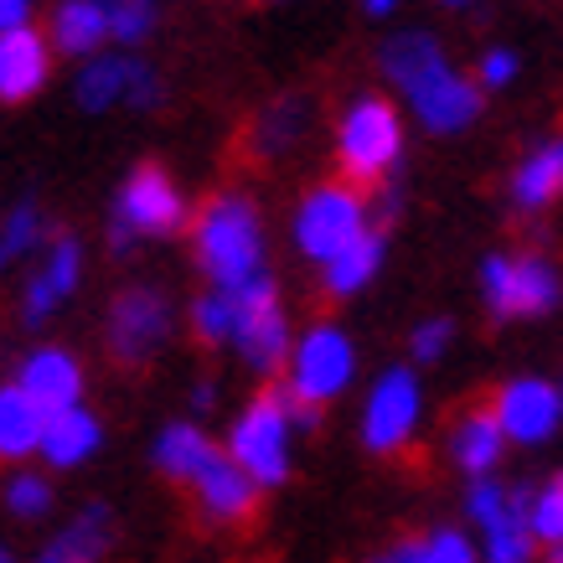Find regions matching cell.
I'll return each instance as SVG.
<instances>
[{
	"instance_id": "cell-1",
	"label": "cell",
	"mask_w": 563,
	"mask_h": 563,
	"mask_svg": "<svg viewBox=\"0 0 563 563\" xmlns=\"http://www.w3.org/2000/svg\"><path fill=\"white\" fill-rule=\"evenodd\" d=\"M383 73H388L398 93L409 99L429 135H461L465 124L481 114V88L455 73L444 47L429 32H398L383 42Z\"/></svg>"
},
{
	"instance_id": "cell-2",
	"label": "cell",
	"mask_w": 563,
	"mask_h": 563,
	"mask_svg": "<svg viewBox=\"0 0 563 563\" xmlns=\"http://www.w3.org/2000/svg\"><path fill=\"white\" fill-rule=\"evenodd\" d=\"M191 249L212 290H239L264 274V218L243 191H218L191 218Z\"/></svg>"
},
{
	"instance_id": "cell-3",
	"label": "cell",
	"mask_w": 563,
	"mask_h": 563,
	"mask_svg": "<svg viewBox=\"0 0 563 563\" xmlns=\"http://www.w3.org/2000/svg\"><path fill=\"white\" fill-rule=\"evenodd\" d=\"M187 222V197L176 187L166 166H135L114 191V212H109V233H114V254L135 249L140 239H172Z\"/></svg>"
},
{
	"instance_id": "cell-4",
	"label": "cell",
	"mask_w": 563,
	"mask_h": 563,
	"mask_svg": "<svg viewBox=\"0 0 563 563\" xmlns=\"http://www.w3.org/2000/svg\"><path fill=\"white\" fill-rule=\"evenodd\" d=\"M290 440L295 424L285 413V398L279 393H258L254 404L233 419L228 455L254 486H279V481H290Z\"/></svg>"
},
{
	"instance_id": "cell-5",
	"label": "cell",
	"mask_w": 563,
	"mask_h": 563,
	"mask_svg": "<svg viewBox=\"0 0 563 563\" xmlns=\"http://www.w3.org/2000/svg\"><path fill=\"white\" fill-rule=\"evenodd\" d=\"M481 295L496 321H532L563 300V279L543 254H492L481 264Z\"/></svg>"
},
{
	"instance_id": "cell-6",
	"label": "cell",
	"mask_w": 563,
	"mask_h": 563,
	"mask_svg": "<svg viewBox=\"0 0 563 563\" xmlns=\"http://www.w3.org/2000/svg\"><path fill=\"white\" fill-rule=\"evenodd\" d=\"M336 155H342V172L352 181H383L404 155V120L388 99L362 93L352 109L342 114L336 130Z\"/></svg>"
},
{
	"instance_id": "cell-7",
	"label": "cell",
	"mask_w": 563,
	"mask_h": 563,
	"mask_svg": "<svg viewBox=\"0 0 563 563\" xmlns=\"http://www.w3.org/2000/svg\"><path fill=\"white\" fill-rule=\"evenodd\" d=\"M362 233H367V202L346 181H325V187L306 191V202L295 207V249L316 264H331Z\"/></svg>"
},
{
	"instance_id": "cell-8",
	"label": "cell",
	"mask_w": 563,
	"mask_h": 563,
	"mask_svg": "<svg viewBox=\"0 0 563 563\" xmlns=\"http://www.w3.org/2000/svg\"><path fill=\"white\" fill-rule=\"evenodd\" d=\"M239 300V325H233V346H239V357L249 362V373L269 377L279 373L285 362H290V321H285V310H279V290H274L269 274H258L249 285L233 290Z\"/></svg>"
},
{
	"instance_id": "cell-9",
	"label": "cell",
	"mask_w": 563,
	"mask_h": 563,
	"mask_svg": "<svg viewBox=\"0 0 563 563\" xmlns=\"http://www.w3.org/2000/svg\"><path fill=\"white\" fill-rule=\"evenodd\" d=\"M357 377V346L342 325H310L306 336L295 342L290 352V393L306 398V404H331L342 398Z\"/></svg>"
},
{
	"instance_id": "cell-10",
	"label": "cell",
	"mask_w": 563,
	"mask_h": 563,
	"mask_svg": "<svg viewBox=\"0 0 563 563\" xmlns=\"http://www.w3.org/2000/svg\"><path fill=\"white\" fill-rule=\"evenodd\" d=\"M172 336V300L151 285H130L109 300V321H103V342L109 357L120 367H140L151 362V352Z\"/></svg>"
},
{
	"instance_id": "cell-11",
	"label": "cell",
	"mask_w": 563,
	"mask_h": 563,
	"mask_svg": "<svg viewBox=\"0 0 563 563\" xmlns=\"http://www.w3.org/2000/svg\"><path fill=\"white\" fill-rule=\"evenodd\" d=\"M73 99L84 114H103V109H114V103H130V109H155V103L166 99V84H161V73L151 63H140L130 52H114V57H88V68L78 73V84H73Z\"/></svg>"
},
{
	"instance_id": "cell-12",
	"label": "cell",
	"mask_w": 563,
	"mask_h": 563,
	"mask_svg": "<svg viewBox=\"0 0 563 563\" xmlns=\"http://www.w3.org/2000/svg\"><path fill=\"white\" fill-rule=\"evenodd\" d=\"M419 409H424V393H419V377L409 367H388V373L373 383L367 393V409H362V444L373 455H393L413 440L419 429Z\"/></svg>"
},
{
	"instance_id": "cell-13",
	"label": "cell",
	"mask_w": 563,
	"mask_h": 563,
	"mask_svg": "<svg viewBox=\"0 0 563 563\" xmlns=\"http://www.w3.org/2000/svg\"><path fill=\"white\" fill-rule=\"evenodd\" d=\"M496 424L517 444H543L563 424V393L548 377H512L496 393Z\"/></svg>"
},
{
	"instance_id": "cell-14",
	"label": "cell",
	"mask_w": 563,
	"mask_h": 563,
	"mask_svg": "<svg viewBox=\"0 0 563 563\" xmlns=\"http://www.w3.org/2000/svg\"><path fill=\"white\" fill-rule=\"evenodd\" d=\"M78 279H84V243L63 233V239H52L42 269L32 274V285H26V295H21V321L26 325L52 321L57 306L78 290Z\"/></svg>"
},
{
	"instance_id": "cell-15",
	"label": "cell",
	"mask_w": 563,
	"mask_h": 563,
	"mask_svg": "<svg viewBox=\"0 0 563 563\" xmlns=\"http://www.w3.org/2000/svg\"><path fill=\"white\" fill-rule=\"evenodd\" d=\"M16 383L32 393L47 413L78 409V398H84V367H78L73 352H63V346H36V352H26Z\"/></svg>"
},
{
	"instance_id": "cell-16",
	"label": "cell",
	"mask_w": 563,
	"mask_h": 563,
	"mask_svg": "<svg viewBox=\"0 0 563 563\" xmlns=\"http://www.w3.org/2000/svg\"><path fill=\"white\" fill-rule=\"evenodd\" d=\"M191 492H197V512H202L207 522H249L258 507V486L233 465L228 450L191 481Z\"/></svg>"
},
{
	"instance_id": "cell-17",
	"label": "cell",
	"mask_w": 563,
	"mask_h": 563,
	"mask_svg": "<svg viewBox=\"0 0 563 563\" xmlns=\"http://www.w3.org/2000/svg\"><path fill=\"white\" fill-rule=\"evenodd\" d=\"M52 73V47L42 42V32L21 26V32L0 36V99L5 103H26L42 93Z\"/></svg>"
},
{
	"instance_id": "cell-18",
	"label": "cell",
	"mask_w": 563,
	"mask_h": 563,
	"mask_svg": "<svg viewBox=\"0 0 563 563\" xmlns=\"http://www.w3.org/2000/svg\"><path fill=\"white\" fill-rule=\"evenodd\" d=\"M501 450H507V434L496 424L492 409H471L461 413V424L450 429V461L461 465L471 481H486L501 465Z\"/></svg>"
},
{
	"instance_id": "cell-19",
	"label": "cell",
	"mask_w": 563,
	"mask_h": 563,
	"mask_svg": "<svg viewBox=\"0 0 563 563\" xmlns=\"http://www.w3.org/2000/svg\"><path fill=\"white\" fill-rule=\"evenodd\" d=\"M563 197V135L532 145L528 161L512 172V207L517 212H543Z\"/></svg>"
},
{
	"instance_id": "cell-20",
	"label": "cell",
	"mask_w": 563,
	"mask_h": 563,
	"mask_svg": "<svg viewBox=\"0 0 563 563\" xmlns=\"http://www.w3.org/2000/svg\"><path fill=\"white\" fill-rule=\"evenodd\" d=\"M218 455H222L218 444L207 440L197 424H187V419H176V424L161 429V434H155V450H151L155 471H161V476H172V481H181V486H191V481L202 476Z\"/></svg>"
},
{
	"instance_id": "cell-21",
	"label": "cell",
	"mask_w": 563,
	"mask_h": 563,
	"mask_svg": "<svg viewBox=\"0 0 563 563\" xmlns=\"http://www.w3.org/2000/svg\"><path fill=\"white\" fill-rule=\"evenodd\" d=\"M42 434H47V409H42L21 383L0 388V461H26V455H36V450H42Z\"/></svg>"
},
{
	"instance_id": "cell-22",
	"label": "cell",
	"mask_w": 563,
	"mask_h": 563,
	"mask_svg": "<svg viewBox=\"0 0 563 563\" xmlns=\"http://www.w3.org/2000/svg\"><path fill=\"white\" fill-rule=\"evenodd\" d=\"M103 444V424L93 413L78 404V409H63V413H47V434H42V455H47L57 471H73L99 455Z\"/></svg>"
},
{
	"instance_id": "cell-23",
	"label": "cell",
	"mask_w": 563,
	"mask_h": 563,
	"mask_svg": "<svg viewBox=\"0 0 563 563\" xmlns=\"http://www.w3.org/2000/svg\"><path fill=\"white\" fill-rule=\"evenodd\" d=\"M109 538H114L109 507H103V501H93V507H84L68 528H63L47 548H42V553H36V563H99L103 553H109Z\"/></svg>"
},
{
	"instance_id": "cell-24",
	"label": "cell",
	"mask_w": 563,
	"mask_h": 563,
	"mask_svg": "<svg viewBox=\"0 0 563 563\" xmlns=\"http://www.w3.org/2000/svg\"><path fill=\"white\" fill-rule=\"evenodd\" d=\"M109 42V11L103 0H63L52 11V47L68 57H99V47Z\"/></svg>"
},
{
	"instance_id": "cell-25",
	"label": "cell",
	"mask_w": 563,
	"mask_h": 563,
	"mask_svg": "<svg viewBox=\"0 0 563 563\" xmlns=\"http://www.w3.org/2000/svg\"><path fill=\"white\" fill-rule=\"evenodd\" d=\"M321 279H325V295H336V300H346V295L367 290L377 279V269H383V233L377 228H367L352 249H342V254L331 258V264H321Z\"/></svg>"
},
{
	"instance_id": "cell-26",
	"label": "cell",
	"mask_w": 563,
	"mask_h": 563,
	"mask_svg": "<svg viewBox=\"0 0 563 563\" xmlns=\"http://www.w3.org/2000/svg\"><path fill=\"white\" fill-rule=\"evenodd\" d=\"M528 507H532V492L517 486L512 492V507L507 517H496L492 528L481 532L486 538V563H532V528H528Z\"/></svg>"
},
{
	"instance_id": "cell-27",
	"label": "cell",
	"mask_w": 563,
	"mask_h": 563,
	"mask_svg": "<svg viewBox=\"0 0 563 563\" xmlns=\"http://www.w3.org/2000/svg\"><path fill=\"white\" fill-rule=\"evenodd\" d=\"M233 325H239V300L233 290H207L191 306V331L207 346H233Z\"/></svg>"
},
{
	"instance_id": "cell-28",
	"label": "cell",
	"mask_w": 563,
	"mask_h": 563,
	"mask_svg": "<svg viewBox=\"0 0 563 563\" xmlns=\"http://www.w3.org/2000/svg\"><path fill=\"white\" fill-rule=\"evenodd\" d=\"M300 135H306V103L279 99L274 109H264V120L254 130V145H258V155H279V151H290Z\"/></svg>"
},
{
	"instance_id": "cell-29",
	"label": "cell",
	"mask_w": 563,
	"mask_h": 563,
	"mask_svg": "<svg viewBox=\"0 0 563 563\" xmlns=\"http://www.w3.org/2000/svg\"><path fill=\"white\" fill-rule=\"evenodd\" d=\"M528 528L538 543L548 548H563V471L553 481H543L532 492V507H528Z\"/></svg>"
},
{
	"instance_id": "cell-30",
	"label": "cell",
	"mask_w": 563,
	"mask_h": 563,
	"mask_svg": "<svg viewBox=\"0 0 563 563\" xmlns=\"http://www.w3.org/2000/svg\"><path fill=\"white\" fill-rule=\"evenodd\" d=\"M42 228H47V222H42V207L21 197V202L0 218V254H5V258L32 254L36 243H42Z\"/></svg>"
},
{
	"instance_id": "cell-31",
	"label": "cell",
	"mask_w": 563,
	"mask_h": 563,
	"mask_svg": "<svg viewBox=\"0 0 563 563\" xmlns=\"http://www.w3.org/2000/svg\"><path fill=\"white\" fill-rule=\"evenodd\" d=\"M103 11H109V36L124 47L145 42L155 26V0H103Z\"/></svg>"
},
{
	"instance_id": "cell-32",
	"label": "cell",
	"mask_w": 563,
	"mask_h": 563,
	"mask_svg": "<svg viewBox=\"0 0 563 563\" xmlns=\"http://www.w3.org/2000/svg\"><path fill=\"white\" fill-rule=\"evenodd\" d=\"M5 512L21 517V522H36V517L52 512V486L32 471H21V476L5 481Z\"/></svg>"
},
{
	"instance_id": "cell-33",
	"label": "cell",
	"mask_w": 563,
	"mask_h": 563,
	"mask_svg": "<svg viewBox=\"0 0 563 563\" xmlns=\"http://www.w3.org/2000/svg\"><path fill=\"white\" fill-rule=\"evenodd\" d=\"M507 507H512V486H501V481H476L465 492V512H471V522H481V532L492 528L496 517H507Z\"/></svg>"
},
{
	"instance_id": "cell-34",
	"label": "cell",
	"mask_w": 563,
	"mask_h": 563,
	"mask_svg": "<svg viewBox=\"0 0 563 563\" xmlns=\"http://www.w3.org/2000/svg\"><path fill=\"white\" fill-rule=\"evenodd\" d=\"M450 342H455V325L444 321V316H434V321L413 325L409 352H413V362H440L444 352H450Z\"/></svg>"
},
{
	"instance_id": "cell-35",
	"label": "cell",
	"mask_w": 563,
	"mask_h": 563,
	"mask_svg": "<svg viewBox=\"0 0 563 563\" xmlns=\"http://www.w3.org/2000/svg\"><path fill=\"white\" fill-rule=\"evenodd\" d=\"M424 563H481L476 548H471V538L455 528H440L424 538Z\"/></svg>"
},
{
	"instance_id": "cell-36",
	"label": "cell",
	"mask_w": 563,
	"mask_h": 563,
	"mask_svg": "<svg viewBox=\"0 0 563 563\" xmlns=\"http://www.w3.org/2000/svg\"><path fill=\"white\" fill-rule=\"evenodd\" d=\"M512 78H517V52L492 47L486 57H481V84L486 88H507Z\"/></svg>"
},
{
	"instance_id": "cell-37",
	"label": "cell",
	"mask_w": 563,
	"mask_h": 563,
	"mask_svg": "<svg viewBox=\"0 0 563 563\" xmlns=\"http://www.w3.org/2000/svg\"><path fill=\"white\" fill-rule=\"evenodd\" d=\"M279 398H285V413H290V424H295V429H316V424H321V409H316V404L295 398L290 388H279Z\"/></svg>"
},
{
	"instance_id": "cell-38",
	"label": "cell",
	"mask_w": 563,
	"mask_h": 563,
	"mask_svg": "<svg viewBox=\"0 0 563 563\" xmlns=\"http://www.w3.org/2000/svg\"><path fill=\"white\" fill-rule=\"evenodd\" d=\"M26 21H32V0H0V36L21 32Z\"/></svg>"
},
{
	"instance_id": "cell-39",
	"label": "cell",
	"mask_w": 563,
	"mask_h": 563,
	"mask_svg": "<svg viewBox=\"0 0 563 563\" xmlns=\"http://www.w3.org/2000/svg\"><path fill=\"white\" fill-rule=\"evenodd\" d=\"M367 563H424V543H393V548H383V553L367 559Z\"/></svg>"
},
{
	"instance_id": "cell-40",
	"label": "cell",
	"mask_w": 563,
	"mask_h": 563,
	"mask_svg": "<svg viewBox=\"0 0 563 563\" xmlns=\"http://www.w3.org/2000/svg\"><path fill=\"white\" fill-rule=\"evenodd\" d=\"M191 404H197V409H212V404H218V388H212V383H197V388H191Z\"/></svg>"
},
{
	"instance_id": "cell-41",
	"label": "cell",
	"mask_w": 563,
	"mask_h": 563,
	"mask_svg": "<svg viewBox=\"0 0 563 563\" xmlns=\"http://www.w3.org/2000/svg\"><path fill=\"white\" fill-rule=\"evenodd\" d=\"M362 5H367L373 16H388V11H393V5H398V0H362Z\"/></svg>"
},
{
	"instance_id": "cell-42",
	"label": "cell",
	"mask_w": 563,
	"mask_h": 563,
	"mask_svg": "<svg viewBox=\"0 0 563 563\" xmlns=\"http://www.w3.org/2000/svg\"><path fill=\"white\" fill-rule=\"evenodd\" d=\"M548 563H563V548H553V553H548Z\"/></svg>"
},
{
	"instance_id": "cell-43",
	"label": "cell",
	"mask_w": 563,
	"mask_h": 563,
	"mask_svg": "<svg viewBox=\"0 0 563 563\" xmlns=\"http://www.w3.org/2000/svg\"><path fill=\"white\" fill-rule=\"evenodd\" d=\"M0 563H16V559H11V553H5V548H0Z\"/></svg>"
},
{
	"instance_id": "cell-44",
	"label": "cell",
	"mask_w": 563,
	"mask_h": 563,
	"mask_svg": "<svg viewBox=\"0 0 563 563\" xmlns=\"http://www.w3.org/2000/svg\"><path fill=\"white\" fill-rule=\"evenodd\" d=\"M444 5H471V0H444Z\"/></svg>"
},
{
	"instance_id": "cell-45",
	"label": "cell",
	"mask_w": 563,
	"mask_h": 563,
	"mask_svg": "<svg viewBox=\"0 0 563 563\" xmlns=\"http://www.w3.org/2000/svg\"><path fill=\"white\" fill-rule=\"evenodd\" d=\"M0 264H5V254H0Z\"/></svg>"
}]
</instances>
